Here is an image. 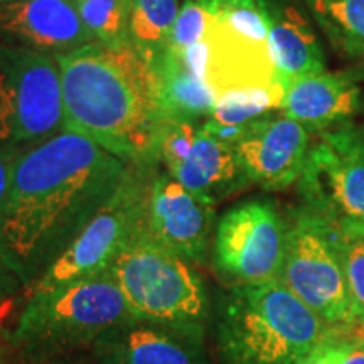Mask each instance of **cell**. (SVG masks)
I'll return each instance as SVG.
<instances>
[{
  "label": "cell",
  "mask_w": 364,
  "mask_h": 364,
  "mask_svg": "<svg viewBox=\"0 0 364 364\" xmlns=\"http://www.w3.org/2000/svg\"><path fill=\"white\" fill-rule=\"evenodd\" d=\"M129 167L66 129L22 150L0 215V255L26 292L112 198Z\"/></svg>",
  "instance_id": "6da1fadb"
},
{
  "label": "cell",
  "mask_w": 364,
  "mask_h": 364,
  "mask_svg": "<svg viewBox=\"0 0 364 364\" xmlns=\"http://www.w3.org/2000/svg\"><path fill=\"white\" fill-rule=\"evenodd\" d=\"M65 129L129 164H154L159 112L152 71L132 46L86 44L56 56Z\"/></svg>",
  "instance_id": "7a4b0ae2"
},
{
  "label": "cell",
  "mask_w": 364,
  "mask_h": 364,
  "mask_svg": "<svg viewBox=\"0 0 364 364\" xmlns=\"http://www.w3.org/2000/svg\"><path fill=\"white\" fill-rule=\"evenodd\" d=\"M343 332L280 280L223 287L213 297L209 334L220 364H299Z\"/></svg>",
  "instance_id": "3957f363"
},
{
  "label": "cell",
  "mask_w": 364,
  "mask_h": 364,
  "mask_svg": "<svg viewBox=\"0 0 364 364\" xmlns=\"http://www.w3.org/2000/svg\"><path fill=\"white\" fill-rule=\"evenodd\" d=\"M26 295L9 331L17 364L51 363L90 351L105 332L136 318L110 272Z\"/></svg>",
  "instance_id": "277c9868"
},
{
  "label": "cell",
  "mask_w": 364,
  "mask_h": 364,
  "mask_svg": "<svg viewBox=\"0 0 364 364\" xmlns=\"http://www.w3.org/2000/svg\"><path fill=\"white\" fill-rule=\"evenodd\" d=\"M136 318L206 339L213 295L198 267L154 241L147 226L110 267Z\"/></svg>",
  "instance_id": "5b68a950"
},
{
  "label": "cell",
  "mask_w": 364,
  "mask_h": 364,
  "mask_svg": "<svg viewBox=\"0 0 364 364\" xmlns=\"http://www.w3.org/2000/svg\"><path fill=\"white\" fill-rule=\"evenodd\" d=\"M287 248L279 280L339 331L358 326L338 245V228L304 204L289 208Z\"/></svg>",
  "instance_id": "8992f818"
},
{
  "label": "cell",
  "mask_w": 364,
  "mask_h": 364,
  "mask_svg": "<svg viewBox=\"0 0 364 364\" xmlns=\"http://www.w3.org/2000/svg\"><path fill=\"white\" fill-rule=\"evenodd\" d=\"M63 130L56 58L0 43V147L26 150Z\"/></svg>",
  "instance_id": "52a82bcc"
},
{
  "label": "cell",
  "mask_w": 364,
  "mask_h": 364,
  "mask_svg": "<svg viewBox=\"0 0 364 364\" xmlns=\"http://www.w3.org/2000/svg\"><path fill=\"white\" fill-rule=\"evenodd\" d=\"M154 167V164H130L112 198L26 294L110 270L122 250L147 226V198Z\"/></svg>",
  "instance_id": "ba28073f"
},
{
  "label": "cell",
  "mask_w": 364,
  "mask_h": 364,
  "mask_svg": "<svg viewBox=\"0 0 364 364\" xmlns=\"http://www.w3.org/2000/svg\"><path fill=\"white\" fill-rule=\"evenodd\" d=\"M287 215L267 198L235 204L216 223L213 272L223 287L279 280L287 248Z\"/></svg>",
  "instance_id": "9c48e42d"
},
{
  "label": "cell",
  "mask_w": 364,
  "mask_h": 364,
  "mask_svg": "<svg viewBox=\"0 0 364 364\" xmlns=\"http://www.w3.org/2000/svg\"><path fill=\"white\" fill-rule=\"evenodd\" d=\"M295 188L300 204L334 225L364 221V124L353 118L314 134Z\"/></svg>",
  "instance_id": "30bf717a"
},
{
  "label": "cell",
  "mask_w": 364,
  "mask_h": 364,
  "mask_svg": "<svg viewBox=\"0 0 364 364\" xmlns=\"http://www.w3.org/2000/svg\"><path fill=\"white\" fill-rule=\"evenodd\" d=\"M154 161L213 206L252 186L233 145L208 135L201 120L162 118Z\"/></svg>",
  "instance_id": "8fae6325"
},
{
  "label": "cell",
  "mask_w": 364,
  "mask_h": 364,
  "mask_svg": "<svg viewBox=\"0 0 364 364\" xmlns=\"http://www.w3.org/2000/svg\"><path fill=\"white\" fill-rule=\"evenodd\" d=\"M182 58L216 98L231 90L284 86L273 65L270 44L240 33L211 14L203 39L182 51Z\"/></svg>",
  "instance_id": "7c38bea8"
},
{
  "label": "cell",
  "mask_w": 364,
  "mask_h": 364,
  "mask_svg": "<svg viewBox=\"0 0 364 364\" xmlns=\"http://www.w3.org/2000/svg\"><path fill=\"white\" fill-rule=\"evenodd\" d=\"M216 223V206L186 189L161 166L154 167L147 198L150 238L198 268H206Z\"/></svg>",
  "instance_id": "4fadbf2b"
},
{
  "label": "cell",
  "mask_w": 364,
  "mask_h": 364,
  "mask_svg": "<svg viewBox=\"0 0 364 364\" xmlns=\"http://www.w3.org/2000/svg\"><path fill=\"white\" fill-rule=\"evenodd\" d=\"M311 142L306 127L275 112L247 124L233 147L252 186L277 193L297 184Z\"/></svg>",
  "instance_id": "5bb4252c"
},
{
  "label": "cell",
  "mask_w": 364,
  "mask_h": 364,
  "mask_svg": "<svg viewBox=\"0 0 364 364\" xmlns=\"http://www.w3.org/2000/svg\"><path fill=\"white\" fill-rule=\"evenodd\" d=\"M0 43L61 56L95 43L76 0H16L0 6Z\"/></svg>",
  "instance_id": "9a60e30c"
},
{
  "label": "cell",
  "mask_w": 364,
  "mask_h": 364,
  "mask_svg": "<svg viewBox=\"0 0 364 364\" xmlns=\"http://www.w3.org/2000/svg\"><path fill=\"white\" fill-rule=\"evenodd\" d=\"M107 364H213L206 339L134 318L113 327L90 349Z\"/></svg>",
  "instance_id": "2e32d148"
},
{
  "label": "cell",
  "mask_w": 364,
  "mask_h": 364,
  "mask_svg": "<svg viewBox=\"0 0 364 364\" xmlns=\"http://www.w3.org/2000/svg\"><path fill=\"white\" fill-rule=\"evenodd\" d=\"M364 68L324 71L289 85L282 113L311 134L353 120L363 112Z\"/></svg>",
  "instance_id": "e0dca14e"
},
{
  "label": "cell",
  "mask_w": 364,
  "mask_h": 364,
  "mask_svg": "<svg viewBox=\"0 0 364 364\" xmlns=\"http://www.w3.org/2000/svg\"><path fill=\"white\" fill-rule=\"evenodd\" d=\"M270 21V53L285 88L326 70L322 46L302 0H263Z\"/></svg>",
  "instance_id": "ac0fdd59"
},
{
  "label": "cell",
  "mask_w": 364,
  "mask_h": 364,
  "mask_svg": "<svg viewBox=\"0 0 364 364\" xmlns=\"http://www.w3.org/2000/svg\"><path fill=\"white\" fill-rule=\"evenodd\" d=\"M150 71L162 118L201 120L215 110V91L191 73L182 53L167 46L161 59Z\"/></svg>",
  "instance_id": "d6986e66"
},
{
  "label": "cell",
  "mask_w": 364,
  "mask_h": 364,
  "mask_svg": "<svg viewBox=\"0 0 364 364\" xmlns=\"http://www.w3.org/2000/svg\"><path fill=\"white\" fill-rule=\"evenodd\" d=\"M332 51L364 68V0H302Z\"/></svg>",
  "instance_id": "ffe728a7"
},
{
  "label": "cell",
  "mask_w": 364,
  "mask_h": 364,
  "mask_svg": "<svg viewBox=\"0 0 364 364\" xmlns=\"http://www.w3.org/2000/svg\"><path fill=\"white\" fill-rule=\"evenodd\" d=\"M179 0H130V41L149 70L166 51Z\"/></svg>",
  "instance_id": "44dd1931"
},
{
  "label": "cell",
  "mask_w": 364,
  "mask_h": 364,
  "mask_svg": "<svg viewBox=\"0 0 364 364\" xmlns=\"http://www.w3.org/2000/svg\"><path fill=\"white\" fill-rule=\"evenodd\" d=\"M284 86L272 88H241L231 90L216 98L215 110L209 120L228 125H247L250 122L280 112L285 98Z\"/></svg>",
  "instance_id": "7402d4cb"
},
{
  "label": "cell",
  "mask_w": 364,
  "mask_h": 364,
  "mask_svg": "<svg viewBox=\"0 0 364 364\" xmlns=\"http://www.w3.org/2000/svg\"><path fill=\"white\" fill-rule=\"evenodd\" d=\"M80 17L95 43L127 48L130 41V0H76Z\"/></svg>",
  "instance_id": "603a6c76"
},
{
  "label": "cell",
  "mask_w": 364,
  "mask_h": 364,
  "mask_svg": "<svg viewBox=\"0 0 364 364\" xmlns=\"http://www.w3.org/2000/svg\"><path fill=\"white\" fill-rule=\"evenodd\" d=\"M338 245L358 322L364 314V221H341Z\"/></svg>",
  "instance_id": "cb8c5ba5"
},
{
  "label": "cell",
  "mask_w": 364,
  "mask_h": 364,
  "mask_svg": "<svg viewBox=\"0 0 364 364\" xmlns=\"http://www.w3.org/2000/svg\"><path fill=\"white\" fill-rule=\"evenodd\" d=\"M209 22V14L199 0H184L169 34V48L186 51L203 39Z\"/></svg>",
  "instance_id": "d4e9b609"
},
{
  "label": "cell",
  "mask_w": 364,
  "mask_h": 364,
  "mask_svg": "<svg viewBox=\"0 0 364 364\" xmlns=\"http://www.w3.org/2000/svg\"><path fill=\"white\" fill-rule=\"evenodd\" d=\"M343 334L334 336V338L327 339L318 348L309 354L306 359H302L299 364H339L341 353H343Z\"/></svg>",
  "instance_id": "484cf974"
},
{
  "label": "cell",
  "mask_w": 364,
  "mask_h": 364,
  "mask_svg": "<svg viewBox=\"0 0 364 364\" xmlns=\"http://www.w3.org/2000/svg\"><path fill=\"white\" fill-rule=\"evenodd\" d=\"M21 152L22 150L0 147V215H2L4 204H6L9 194V188H11L14 167H16L17 157H19Z\"/></svg>",
  "instance_id": "4316f807"
},
{
  "label": "cell",
  "mask_w": 364,
  "mask_h": 364,
  "mask_svg": "<svg viewBox=\"0 0 364 364\" xmlns=\"http://www.w3.org/2000/svg\"><path fill=\"white\" fill-rule=\"evenodd\" d=\"M339 364H364V339L348 331L343 338V353Z\"/></svg>",
  "instance_id": "83f0119b"
},
{
  "label": "cell",
  "mask_w": 364,
  "mask_h": 364,
  "mask_svg": "<svg viewBox=\"0 0 364 364\" xmlns=\"http://www.w3.org/2000/svg\"><path fill=\"white\" fill-rule=\"evenodd\" d=\"M19 290H24L19 279L14 275V272L9 268L2 255H0V307L7 304Z\"/></svg>",
  "instance_id": "f1b7e54d"
},
{
  "label": "cell",
  "mask_w": 364,
  "mask_h": 364,
  "mask_svg": "<svg viewBox=\"0 0 364 364\" xmlns=\"http://www.w3.org/2000/svg\"><path fill=\"white\" fill-rule=\"evenodd\" d=\"M9 354H11V346H9V331L0 327V364L6 363Z\"/></svg>",
  "instance_id": "f546056e"
},
{
  "label": "cell",
  "mask_w": 364,
  "mask_h": 364,
  "mask_svg": "<svg viewBox=\"0 0 364 364\" xmlns=\"http://www.w3.org/2000/svg\"><path fill=\"white\" fill-rule=\"evenodd\" d=\"M43 364H107L102 361H97V359L91 358V361H73V359H59V361H51V363H43Z\"/></svg>",
  "instance_id": "4dcf8cb0"
},
{
  "label": "cell",
  "mask_w": 364,
  "mask_h": 364,
  "mask_svg": "<svg viewBox=\"0 0 364 364\" xmlns=\"http://www.w3.org/2000/svg\"><path fill=\"white\" fill-rule=\"evenodd\" d=\"M11 2H16V0H0V6H6V4H11Z\"/></svg>",
  "instance_id": "1f68e13d"
},
{
  "label": "cell",
  "mask_w": 364,
  "mask_h": 364,
  "mask_svg": "<svg viewBox=\"0 0 364 364\" xmlns=\"http://www.w3.org/2000/svg\"><path fill=\"white\" fill-rule=\"evenodd\" d=\"M358 326H359V327H364V314H363V317H361V318H359Z\"/></svg>",
  "instance_id": "d6a6232c"
},
{
  "label": "cell",
  "mask_w": 364,
  "mask_h": 364,
  "mask_svg": "<svg viewBox=\"0 0 364 364\" xmlns=\"http://www.w3.org/2000/svg\"><path fill=\"white\" fill-rule=\"evenodd\" d=\"M358 327H359V326H358ZM361 329H363V331H361V332H356V334H358V336H361V338L364 339V327H361Z\"/></svg>",
  "instance_id": "836d02e7"
},
{
  "label": "cell",
  "mask_w": 364,
  "mask_h": 364,
  "mask_svg": "<svg viewBox=\"0 0 364 364\" xmlns=\"http://www.w3.org/2000/svg\"><path fill=\"white\" fill-rule=\"evenodd\" d=\"M363 113H364V95H363Z\"/></svg>",
  "instance_id": "e575fe53"
}]
</instances>
